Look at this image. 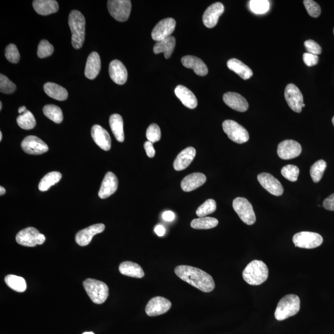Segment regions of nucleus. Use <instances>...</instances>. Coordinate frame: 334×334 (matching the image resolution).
Returning a JSON list of instances; mask_svg holds the SVG:
<instances>
[{
    "mask_svg": "<svg viewBox=\"0 0 334 334\" xmlns=\"http://www.w3.org/2000/svg\"><path fill=\"white\" fill-rule=\"evenodd\" d=\"M175 273L178 278L203 292H210L215 288L213 278L206 272L195 267L180 265L176 267Z\"/></svg>",
    "mask_w": 334,
    "mask_h": 334,
    "instance_id": "nucleus-1",
    "label": "nucleus"
},
{
    "mask_svg": "<svg viewBox=\"0 0 334 334\" xmlns=\"http://www.w3.org/2000/svg\"><path fill=\"white\" fill-rule=\"evenodd\" d=\"M268 267L262 261L253 260L246 266L243 271V279L251 286H259L268 278Z\"/></svg>",
    "mask_w": 334,
    "mask_h": 334,
    "instance_id": "nucleus-2",
    "label": "nucleus"
},
{
    "mask_svg": "<svg viewBox=\"0 0 334 334\" xmlns=\"http://www.w3.org/2000/svg\"><path fill=\"white\" fill-rule=\"evenodd\" d=\"M68 22L72 33V45L78 50L82 47L85 40V17L81 12L74 10L70 13Z\"/></svg>",
    "mask_w": 334,
    "mask_h": 334,
    "instance_id": "nucleus-3",
    "label": "nucleus"
},
{
    "mask_svg": "<svg viewBox=\"0 0 334 334\" xmlns=\"http://www.w3.org/2000/svg\"><path fill=\"white\" fill-rule=\"evenodd\" d=\"M300 308L299 297L294 294L287 295L280 300L274 313V317L277 320L283 321L297 314Z\"/></svg>",
    "mask_w": 334,
    "mask_h": 334,
    "instance_id": "nucleus-4",
    "label": "nucleus"
},
{
    "mask_svg": "<svg viewBox=\"0 0 334 334\" xmlns=\"http://www.w3.org/2000/svg\"><path fill=\"white\" fill-rule=\"evenodd\" d=\"M85 291L92 301L96 304H102L107 300L109 294L107 285L96 279H87L83 282Z\"/></svg>",
    "mask_w": 334,
    "mask_h": 334,
    "instance_id": "nucleus-5",
    "label": "nucleus"
},
{
    "mask_svg": "<svg viewBox=\"0 0 334 334\" xmlns=\"http://www.w3.org/2000/svg\"><path fill=\"white\" fill-rule=\"evenodd\" d=\"M222 128L229 138L237 144L245 143L249 140V134L247 129L236 121L225 120L222 123Z\"/></svg>",
    "mask_w": 334,
    "mask_h": 334,
    "instance_id": "nucleus-6",
    "label": "nucleus"
},
{
    "mask_svg": "<svg viewBox=\"0 0 334 334\" xmlns=\"http://www.w3.org/2000/svg\"><path fill=\"white\" fill-rule=\"evenodd\" d=\"M45 240V235L34 227H27L18 233L16 236V241L19 244L28 247L42 245Z\"/></svg>",
    "mask_w": 334,
    "mask_h": 334,
    "instance_id": "nucleus-7",
    "label": "nucleus"
},
{
    "mask_svg": "<svg viewBox=\"0 0 334 334\" xmlns=\"http://www.w3.org/2000/svg\"><path fill=\"white\" fill-rule=\"evenodd\" d=\"M108 9L110 15L117 21L123 22L129 19L131 11L129 0H109Z\"/></svg>",
    "mask_w": 334,
    "mask_h": 334,
    "instance_id": "nucleus-8",
    "label": "nucleus"
},
{
    "mask_svg": "<svg viewBox=\"0 0 334 334\" xmlns=\"http://www.w3.org/2000/svg\"><path fill=\"white\" fill-rule=\"evenodd\" d=\"M233 208L245 224L251 225L256 222V215L252 205L247 199L237 198L233 201Z\"/></svg>",
    "mask_w": 334,
    "mask_h": 334,
    "instance_id": "nucleus-9",
    "label": "nucleus"
},
{
    "mask_svg": "<svg viewBox=\"0 0 334 334\" xmlns=\"http://www.w3.org/2000/svg\"><path fill=\"white\" fill-rule=\"evenodd\" d=\"M293 243L295 247L313 249L322 244L323 237L317 233L301 232L297 233L293 237Z\"/></svg>",
    "mask_w": 334,
    "mask_h": 334,
    "instance_id": "nucleus-10",
    "label": "nucleus"
},
{
    "mask_svg": "<svg viewBox=\"0 0 334 334\" xmlns=\"http://www.w3.org/2000/svg\"><path fill=\"white\" fill-rule=\"evenodd\" d=\"M287 104L295 112L300 113L302 110L304 103V97L302 92L296 85L290 84L287 85L284 92Z\"/></svg>",
    "mask_w": 334,
    "mask_h": 334,
    "instance_id": "nucleus-11",
    "label": "nucleus"
},
{
    "mask_svg": "<svg viewBox=\"0 0 334 334\" xmlns=\"http://www.w3.org/2000/svg\"><path fill=\"white\" fill-rule=\"evenodd\" d=\"M176 27V21L172 18H167L160 21L152 30V39L160 42L172 36Z\"/></svg>",
    "mask_w": 334,
    "mask_h": 334,
    "instance_id": "nucleus-12",
    "label": "nucleus"
},
{
    "mask_svg": "<svg viewBox=\"0 0 334 334\" xmlns=\"http://www.w3.org/2000/svg\"><path fill=\"white\" fill-rule=\"evenodd\" d=\"M22 148L25 153L31 155H40L48 151V145L42 139L35 136L26 137L21 144Z\"/></svg>",
    "mask_w": 334,
    "mask_h": 334,
    "instance_id": "nucleus-13",
    "label": "nucleus"
},
{
    "mask_svg": "<svg viewBox=\"0 0 334 334\" xmlns=\"http://www.w3.org/2000/svg\"><path fill=\"white\" fill-rule=\"evenodd\" d=\"M172 307V303L166 298L155 297L149 300L146 307V314L149 317H155L164 314Z\"/></svg>",
    "mask_w": 334,
    "mask_h": 334,
    "instance_id": "nucleus-14",
    "label": "nucleus"
},
{
    "mask_svg": "<svg viewBox=\"0 0 334 334\" xmlns=\"http://www.w3.org/2000/svg\"><path fill=\"white\" fill-rule=\"evenodd\" d=\"M301 152V145L294 140H285L278 145V154L283 160L294 159L299 156Z\"/></svg>",
    "mask_w": 334,
    "mask_h": 334,
    "instance_id": "nucleus-15",
    "label": "nucleus"
},
{
    "mask_svg": "<svg viewBox=\"0 0 334 334\" xmlns=\"http://www.w3.org/2000/svg\"><path fill=\"white\" fill-rule=\"evenodd\" d=\"M258 180L260 185L271 195L279 196L283 194L284 189L281 183L269 173H260L258 176Z\"/></svg>",
    "mask_w": 334,
    "mask_h": 334,
    "instance_id": "nucleus-16",
    "label": "nucleus"
},
{
    "mask_svg": "<svg viewBox=\"0 0 334 334\" xmlns=\"http://www.w3.org/2000/svg\"><path fill=\"white\" fill-rule=\"evenodd\" d=\"M224 6L221 2H216L204 12L203 16V24L206 27L212 28L216 26L219 17L224 13Z\"/></svg>",
    "mask_w": 334,
    "mask_h": 334,
    "instance_id": "nucleus-17",
    "label": "nucleus"
},
{
    "mask_svg": "<svg viewBox=\"0 0 334 334\" xmlns=\"http://www.w3.org/2000/svg\"><path fill=\"white\" fill-rule=\"evenodd\" d=\"M105 229V225L103 224L91 225L77 233L76 236V242L81 247H85L91 242L93 237L95 235L103 232Z\"/></svg>",
    "mask_w": 334,
    "mask_h": 334,
    "instance_id": "nucleus-18",
    "label": "nucleus"
},
{
    "mask_svg": "<svg viewBox=\"0 0 334 334\" xmlns=\"http://www.w3.org/2000/svg\"><path fill=\"white\" fill-rule=\"evenodd\" d=\"M91 135L95 144L103 151H108L111 149V140L109 133L100 125L92 127Z\"/></svg>",
    "mask_w": 334,
    "mask_h": 334,
    "instance_id": "nucleus-19",
    "label": "nucleus"
},
{
    "mask_svg": "<svg viewBox=\"0 0 334 334\" xmlns=\"http://www.w3.org/2000/svg\"><path fill=\"white\" fill-rule=\"evenodd\" d=\"M223 100L230 108L239 112H245L249 107L247 100L242 95L235 92L225 93L223 96Z\"/></svg>",
    "mask_w": 334,
    "mask_h": 334,
    "instance_id": "nucleus-20",
    "label": "nucleus"
},
{
    "mask_svg": "<svg viewBox=\"0 0 334 334\" xmlns=\"http://www.w3.org/2000/svg\"><path fill=\"white\" fill-rule=\"evenodd\" d=\"M118 186V180L116 176L112 172H108L101 185L98 196L101 199L108 198L116 192Z\"/></svg>",
    "mask_w": 334,
    "mask_h": 334,
    "instance_id": "nucleus-21",
    "label": "nucleus"
},
{
    "mask_svg": "<svg viewBox=\"0 0 334 334\" xmlns=\"http://www.w3.org/2000/svg\"><path fill=\"white\" fill-rule=\"evenodd\" d=\"M109 74L112 81L118 85L125 84L128 79V71L125 66L117 59L111 62Z\"/></svg>",
    "mask_w": 334,
    "mask_h": 334,
    "instance_id": "nucleus-22",
    "label": "nucleus"
},
{
    "mask_svg": "<svg viewBox=\"0 0 334 334\" xmlns=\"http://www.w3.org/2000/svg\"><path fill=\"white\" fill-rule=\"evenodd\" d=\"M207 178L202 173H193L186 176L181 181V189L185 192H190L200 187L206 183Z\"/></svg>",
    "mask_w": 334,
    "mask_h": 334,
    "instance_id": "nucleus-23",
    "label": "nucleus"
},
{
    "mask_svg": "<svg viewBox=\"0 0 334 334\" xmlns=\"http://www.w3.org/2000/svg\"><path fill=\"white\" fill-rule=\"evenodd\" d=\"M196 149L192 147H189L181 151L178 155L173 162V167L177 171L186 169L191 164L196 156Z\"/></svg>",
    "mask_w": 334,
    "mask_h": 334,
    "instance_id": "nucleus-24",
    "label": "nucleus"
},
{
    "mask_svg": "<svg viewBox=\"0 0 334 334\" xmlns=\"http://www.w3.org/2000/svg\"><path fill=\"white\" fill-rule=\"evenodd\" d=\"M181 63L186 68L192 69L195 74L199 76H205L208 73V67L198 57L186 56L181 59Z\"/></svg>",
    "mask_w": 334,
    "mask_h": 334,
    "instance_id": "nucleus-25",
    "label": "nucleus"
},
{
    "mask_svg": "<svg viewBox=\"0 0 334 334\" xmlns=\"http://www.w3.org/2000/svg\"><path fill=\"white\" fill-rule=\"evenodd\" d=\"M176 96L186 107L195 109L198 106V100L192 92L183 85H178L175 89Z\"/></svg>",
    "mask_w": 334,
    "mask_h": 334,
    "instance_id": "nucleus-26",
    "label": "nucleus"
},
{
    "mask_svg": "<svg viewBox=\"0 0 334 334\" xmlns=\"http://www.w3.org/2000/svg\"><path fill=\"white\" fill-rule=\"evenodd\" d=\"M33 6L38 14L48 15L56 13L59 9L58 2L55 0H35Z\"/></svg>",
    "mask_w": 334,
    "mask_h": 334,
    "instance_id": "nucleus-27",
    "label": "nucleus"
},
{
    "mask_svg": "<svg viewBox=\"0 0 334 334\" xmlns=\"http://www.w3.org/2000/svg\"><path fill=\"white\" fill-rule=\"evenodd\" d=\"M101 69V60L97 52H92L88 57L85 66V76L89 79L96 78Z\"/></svg>",
    "mask_w": 334,
    "mask_h": 334,
    "instance_id": "nucleus-28",
    "label": "nucleus"
},
{
    "mask_svg": "<svg viewBox=\"0 0 334 334\" xmlns=\"http://www.w3.org/2000/svg\"><path fill=\"white\" fill-rule=\"evenodd\" d=\"M227 65L228 68L235 72L243 79H249L253 76L252 70L237 59H229L227 61Z\"/></svg>",
    "mask_w": 334,
    "mask_h": 334,
    "instance_id": "nucleus-29",
    "label": "nucleus"
},
{
    "mask_svg": "<svg viewBox=\"0 0 334 334\" xmlns=\"http://www.w3.org/2000/svg\"><path fill=\"white\" fill-rule=\"evenodd\" d=\"M175 45V38L173 36H170L155 43L153 48L154 53L156 55L163 53L164 54L165 58H170L174 51Z\"/></svg>",
    "mask_w": 334,
    "mask_h": 334,
    "instance_id": "nucleus-30",
    "label": "nucleus"
},
{
    "mask_svg": "<svg viewBox=\"0 0 334 334\" xmlns=\"http://www.w3.org/2000/svg\"><path fill=\"white\" fill-rule=\"evenodd\" d=\"M119 271L123 275L132 278H142L144 276V272L141 266L131 261H125L121 263L119 266Z\"/></svg>",
    "mask_w": 334,
    "mask_h": 334,
    "instance_id": "nucleus-31",
    "label": "nucleus"
},
{
    "mask_svg": "<svg viewBox=\"0 0 334 334\" xmlns=\"http://www.w3.org/2000/svg\"><path fill=\"white\" fill-rule=\"evenodd\" d=\"M44 90L49 97L59 101H64L68 97V92L61 85L48 82L44 85Z\"/></svg>",
    "mask_w": 334,
    "mask_h": 334,
    "instance_id": "nucleus-32",
    "label": "nucleus"
},
{
    "mask_svg": "<svg viewBox=\"0 0 334 334\" xmlns=\"http://www.w3.org/2000/svg\"><path fill=\"white\" fill-rule=\"evenodd\" d=\"M109 123L111 131L116 139L120 142L125 141L123 120L121 116L118 114H113L110 116Z\"/></svg>",
    "mask_w": 334,
    "mask_h": 334,
    "instance_id": "nucleus-33",
    "label": "nucleus"
},
{
    "mask_svg": "<svg viewBox=\"0 0 334 334\" xmlns=\"http://www.w3.org/2000/svg\"><path fill=\"white\" fill-rule=\"evenodd\" d=\"M62 175L58 172H51L46 174L40 181L38 188L41 191H46L51 186L56 185L61 180Z\"/></svg>",
    "mask_w": 334,
    "mask_h": 334,
    "instance_id": "nucleus-34",
    "label": "nucleus"
},
{
    "mask_svg": "<svg viewBox=\"0 0 334 334\" xmlns=\"http://www.w3.org/2000/svg\"><path fill=\"white\" fill-rule=\"evenodd\" d=\"M218 224V220L214 217H204L193 220L191 226L195 229H211Z\"/></svg>",
    "mask_w": 334,
    "mask_h": 334,
    "instance_id": "nucleus-35",
    "label": "nucleus"
},
{
    "mask_svg": "<svg viewBox=\"0 0 334 334\" xmlns=\"http://www.w3.org/2000/svg\"><path fill=\"white\" fill-rule=\"evenodd\" d=\"M5 282L10 288L17 292H24L26 291L27 284L25 280L22 277L15 275H7L5 278Z\"/></svg>",
    "mask_w": 334,
    "mask_h": 334,
    "instance_id": "nucleus-36",
    "label": "nucleus"
},
{
    "mask_svg": "<svg viewBox=\"0 0 334 334\" xmlns=\"http://www.w3.org/2000/svg\"><path fill=\"white\" fill-rule=\"evenodd\" d=\"M44 115L55 123H61L63 120V114L60 108L55 105H47L43 109Z\"/></svg>",
    "mask_w": 334,
    "mask_h": 334,
    "instance_id": "nucleus-37",
    "label": "nucleus"
},
{
    "mask_svg": "<svg viewBox=\"0 0 334 334\" xmlns=\"http://www.w3.org/2000/svg\"><path fill=\"white\" fill-rule=\"evenodd\" d=\"M17 123L20 128L25 129V130L32 129L36 126V120L34 116L28 110H27L26 112L18 116Z\"/></svg>",
    "mask_w": 334,
    "mask_h": 334,
    "instance_id": "nucleus-38",
    "label": "nucleus"
},
{
    "mask_svg": "<svg viewBox=\"0 0 334 334\" xmlns=\"http://www.w3.org/2000/svg\"><path fill=\"white\" fill-rule=\"evenodd\" d=\"M327 166L325 160H320L311 167L310 175L315 183H318L323 177L324 172Z\"/></svg>",
    "mask_w": 334,
    "mask_h": 334,
    "instance_id": "nucleus-39",
    "label": "nucleus"
},
{
    "mask_svg": "<svg viewBox=\"0 0 334 334\" xmlns=\"http://www.w3.org/2000/svg\"><path fill=\"white\" fill-rule=\"evenodd\" d=\"M217 209V204L214 199H210L199 207L196 210V215L199 217H204L213 213Z\"/></svg>",
    "mask_w": 334,
    "mask_h": 334,
    "instance_id": "nucleus-40",
    "label": "nucleus"
},
{
    "mask_svg": "<svg viewBox=\"0 0 334 334\" xmlns=\"http://www.w3.org/2000/svg\"><path fill=\"white\" fill-rule=\"evenodd\" d=\"M270 7L267 0H251L250 1L251 11L256 14H263L268 12Z\"/></svg>",
    "mask_w": 334,
    "mask_h": 334,
    "instance_id": "nucleus-41",
    "label": "nucleus"
},
{
    "mask_svg": "<svg viewBox=\"0 0 334 334\" xmlns=\"http://www.w3.org/2000/svg\"><path fill=\"white\" fill-rule=\"evenodd\" d=\"M299 168L293 165H287L281 170V174L287 180L295 182L298 179L299 175Z\"/></svg>",
    "mask_w": 334,
    "mask_h": 334,
    "instance_id": "nucleus-42",
    "label": "nucleus"
},
{
    "mask_svg": "<svg viewBox=\"0 0 334 334\" xmlns=\"http://www.w3.org/2000/svg\"><path fill=\"white\" fill-rule=\"evenodd\" d=\"M16 85L7 78V77L0 75V91L4 94H11L16 90Z\"/></svg>",
    "mask_w": 334,
    "mask_h": 334,
    "instance_id": "nucleus-43",
    "label": "nucleus"
},
{
    "mask_svg": "<svg viewBox=\"0 0 334 334\" xmlns=\"http://www.w3.org/2000/svg\"><path fill=\"white\" fill-rule=\"evenodd\" d=\"M54 52V47L48 41L43 40L38 45L37 55L40 58H45L50 56Z\"/></svg>",
    "mask_w": 334,
    "mask_h": 334,
    "instance_id": "nucleus-44",
    "label": "nucleus"
},
{
    "mask_svg": "<svg viewBox=\"0 0 334 334\" xmlns=\"http://www.w3.org/2000/svg\"><path fill=\"white\" fill-rule=\"evenodd\" d=\"M146 137L148 141L154 143L159 141L161 138V131L157 124H152L149 126L146 131Z\"/></svg>",
    "mask_w": 334,
    "mask_h": 334,
    "instance_id": "nucleus-45",
    "label": "nucleus"
},
{
    "mask_svg": "<svg viewBox=\"0 0 334 334\" xmlns=\"http://www.w3.org/2000/svg\"><path fill=\"white\" fill-rule=\"evenodd\" d=\"M5 55L6 58L9 62L12 63L16 64L19 63L20 60V54L17 46L14 44H9L5 51Z\"/></svg>",
    "mask_w": 334,
    "mask_h": 334,
    "instance_id": "nucleus-46",
    "label": "nucleus"
},
{
    "mask_svg": "<svg viewBox=\"0 0 334 334\" xmlns=\"http://www.w3.org/2000/svg\"><path fill=\"white\" fill-rule=\"evenodd\" d=\"M304 4L305 9L311 17L316 18L320 16L321 8L317 2L312 0H305Z\"/></svg>",
    "mask_w": 334,
    "mask_h": 334,
    "instance_id": "nucleus-47",
    "label": "nucleus"
},
{
    "mask_svg": "<svg viewBox=\"0 0 334 334\" xmlns=\"http://www.w3.org/2000/svg\"><path fill=\"white\" fill-rule=\"evenodd\" d=\"M304 45L308 53L313 54V55L318 56V55H320L321 51H322L321 46L317 42L312 40L306 41V42H305Z\"/></svg>",
    "mask_w": 334,
    "mask_h": 334,
    "instance_id": "nucleus-48",
    "label": "nucleus"
},
{
    "mask_svg": "<svg viewBox=\"0 0 334 334\" xmlns=\"http://www.w3.org/2000/svg\"><path fill=\"white\" fill-rule=\"evenodd\" d=\"M303 59L305 64L308 67L317 65L318 63V56L309 53H305L303 55Z\"/></svg>",
    "mask_w": 334,
    "mask_h": 334,
    "instance_id": "nucleus-49",
    "label": "nucleus"
},
{
    "mask_svg": "<svg viewBox=\"0 0 334 334\" xmlns=\"http://www.w3.org/2000/svg\"><path fill=\"white\" fill-rule=\"evenodd\" d=\"M323 205L326 210L334 211V193L324 200Z\"/></svg>",
    "mask_w": 334,
    "mask_h": 334,
    "instance_id": "nucleus-50",
    "label": "nucleus"
},
{
    "mask_svg": "<svg viewBox=\"0 0 334 334\" xmlns=\"http://www.w3.org/2000/svg\"><path fill=\"white\" fill-rule=\"evenodd\" d=\"M144 147L147 156L149 158H153L155 156V151L154 148L153 143H152L150 141H146L144 143Z\"/></svg>",
    "mask_w": 334,
    "mask_h": 334,
    "instance_id": "nucleus-51",
    "label": "nucleus"
},
{
    "mask_svg": "<svg viewBox=\"0 0 334 334\" xmlns=\"http://www.w3.org/2000/svg\"><path fill=\"white\" fill-rule=\"evenodd\" d=\"M162 218L165 221L172 222L175 219V215L172 211H165L164 213L162 214Z\"/></svg>",
    "mask_w": 334,
    "mask_h": 334,
    "instance_id": "nucleus-52",
    "label": "nucleus"
},
{
    "mask_svg": "<svg viewBox=\"0 0 334 334\" xmlns=\"http://www.w3.org/2000/svg\"><path fill=\"white\" fill-rule=\"evenodd\" d=\"M154 231L159 237H163L165 234V229L163 225H158L155 227Z\"/></svg>",
    "mask_w": 334,
    "mask_h": 334,
    "instance_id": "nucleus-53",
    "label": "nucleus"
},
{
    "mask_svg": "<svg viewBox=\"0 0 334 334\" xmlns=\"http://www.w3.org/2000/svg\"><path fill=\"white\" fill-rule=\"evenodd\" d=\"M27 110L26 109V107H24V106H23V107H20L19 108V113L22 115V114L26 112Z\"/></svg>",
    "mask_w": 334,
    "mask_h": 334,
    "instance_id": "nucleus-54",
    "label": "nucleus"
},
{
    "mask_svg": "<svg viewBox=\"0 0 334 334\" xmlns=\"http://www.w3.org/2000/svg\"><path fill=\"white\" fill-rule=\"evenodd\" d=\"M5 193H6V190H5L4 187L1 186V187H0V195H4Z\"/></svg>",
    "mask_w": 334,
    "mask_h": 334,
    "instance_id": "nucleus-55",
    "label": "nucleus"
},
{
    "mask_svg": "<svg viewBox=\"0 0 334 334\" xmlns=\"http://www.w3.org/2000/svg\"><path fill=\"white\" fill-rule=\"evenodd\" d=\"M2 132H1V131H0V141H2Z\"/></svg>",
    "mask_w": 334,
    "mask_h": 334,
    "instance_id": "nucleus-56",
    "label": "nucleus"
},
{
    "mask_svg": "<svg viewBox=\"0 0 334 334\" xmlns=\"http://www.w3.org/2000/svg\"><path fill=\"white\" fill-rule=\"evenodd\" d=\"M82 334H95L93 332H85Z\"/></svg>",
    "mask_w": 334,
    "mask_h": 334,
    "instance_id": "nucleus-57",
    "label": "nucleus"
},
{
    "mask_svg": "<svg viewBox=\"0 0 334 334\" xmlns=\"http://www.w3.org/2000/svg\"><path fill=\"white\" fill-rule=\"evenodd\" d=\"M2 102H0V110H2Z\"/></svg>",
    "mask_w": 334,
    "mask_h": 334,
    "instance_id": "nucleus-58",
    "label": "nucleus"
},
{
    "mask_svg": "<svg viewBox=\"0 0 334 334\" xmlns=\"http://www.w3.org/2000/svg\"><path fill=\"white\" fill-rule=\"evenodd\" d=\"M332 123H333V125L334 126V117H333V119H332Z\"/></svg>",
    "mask_w": 334,
    "mask_h": 334,
    "instance_id": "nucleus-59",
    "label": "nucleus"
},
{
    "mask_svg": "<svg viewBox=\"0 0 334 334\" xmlns=\"http://www.w3.org/2000/svg\"><path fill=\"white\" fill-rule=\"evenodd\" d=\"M333 33H334V29H333Z\"/></svg>",
    "mask_w": 334,
    "mask_h": 334,
    "instance_id": "nucleus-60",
    "label": "nucleus"
}]
</instances>
